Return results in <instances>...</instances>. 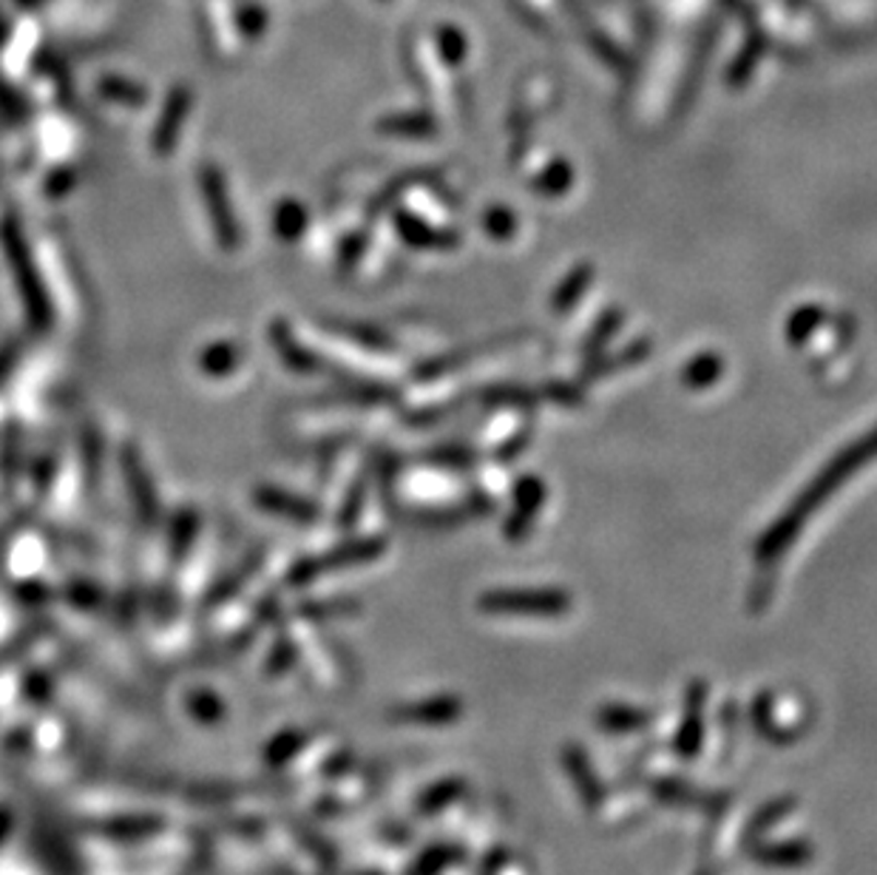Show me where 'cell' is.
<instances>
[{
	"mask_svg": "<svg viewBox=\"0 0 877 875\" xmlns=\"http://www.w3.org/2000/svg\"><path fill=\"white\" fill-rule=\"evenodd\" d=\"M562 765H566L573 790H577V796H580V802L585 804L588 811L602 807V802H605V788H602V779L596 776L594 761L588 759L585 750H582L580 745H566L562 747Z\"/></svg>",
	"mask_w": 877,
	"mask_h": 875,
	"instance_id": "obj_4",
	"label": "cell"
},
{
	"mask_svg": "<svg viewBox=\"0 0 877 875\" xmlns=\"http://www.w3.org/2000/svg\"><path fill=\"white\" fill-rule=\"evenodd\" d=\"M795 807H798V802H795L793 796H781V799H775V802L761 804V807H758V811L747 818V825H744L742 847H747L750 841L767 839V832H770L772 827H779V821H784V818L790 816Z\"/></svg>",
	"mask_w": 877,
	"mask_h": 875,
	"instance_id": "obj_8",
	"label": "cell"
},
{
	"mask_svg": "<svg viewBox=\"0 0 877 875\" xmlns=\"http://www.w3.org/2000/svg\"><path fill=\"white\" fill-rule=\"evenodd\" d=\"M460 855L463 853H460L458 847H438V850H432L429 855H424V861H420V875H438L440 870L454 864Z\"/></svg>",
	"mask_w": 877,
	"mask_h": 875,
	"instance_id": "obj_12",
	"label": "cell"
},
{
	"mask_svg": "<svg viewBox=\"0 0 877 875\" xmlns=\"http://www.w3.org/2000/svg\"><path fill=\"white\" fill-rule=\"evenodd\" d=\"M696 875H713V873H710V870H699V873H696Z\"/></svg>",
	"mask_w": 877,
	"mask_h": 875,
	"instance_id": "obj_14",
	"label": "cell"
},
{
	"mask_svg": "<svg viewBox=\"0 0 877 875\" xmlns=\"http://www.w3.org/2000/svg\"><path fill=\"white\" fill-rule=\"evenodd\" d=\"M750 722L758 736H765L772 745H790V742L804 736V731H798V728H786L775 722V694H758L752 699Z\"/></svg>",
	"mask_w": 877,
	"mask_h": 875,
	"instance_id": "obj_6",
	"label": "cell"
},
{
	"mask_svg": "<svg viewBox=\"0 0 877 875\" xmlns=\"http://www.w3.org/2000/svg\"><path fill=\"white\" fill-rule=\"evenodd\" d=\"M653 796L662 804H671V807H699V811L708 813H722L727 807V796L704 793V790L694 788L690 782H682V779H659V782H653Z\"/></svg>",
	"mask_w": 877,
	"mask_h": 875,
	"instance_id": "obj_5",
	"label": "cell"
},
{
	"mask_svg": "<svg viewBox=\"0 0 877 875\" xmlns=\"http://www.w3.org/2000/svg\"><path fill=\"white\" fill-rule=\"evenodd\" d=\"M747 859L770 870H801L815 859V847L804 839L790 841H767L758 839L744 847Z\"/></svg>",
	"mask_w": 877,
	"mask_h": 875,
	"instance_id": "obj_2",
	"label": "cell"
},
{
	"mask_svg": "<svg viewBox=\"0 0 877 875\" xmlns=\"http://www.w3.org/2000/svg\"><path fill=\"white\" fill-rule=\"evenodd\" d=\"M506 864H509V850H502V847H497V850H491V853H488L486 859H483L481 873H477V875H500Z\"/></svg>",
	"mask_w": 877,
	"mask_h": 875,
	"instance_id": "obj_13",
	"label": "cell"
},
{
	"mask_svg": "<svg viewBox=\"0 0 877 875\" xmlns=\"http://www.w3.org/2000/svg\"><path fill=\"white\" fill-rule=\"evenodd\" d=\"M463 713V702L458 697H438L429 699V702L418 705V711H412V719H420V722H454V719Z\"/></svg>",
	"mask_w": 877,
	"mask_h": 875,
	"instance_id": "obj_10",
	"label": "cell"
},
{
	"mask_svg": "<svg viewBox=\"0 0 877 875\" xmlns=\"http://www.w3.org/2000/svg\"><path fill=\"white\" fill-rule=\"evenodd\" d=\"M463 793H466V782H463V779H443V782H438L429 793H426L420 807H424L426 813H438L443 811V807H449V804L458 802Z\"/></svg>",
	"mask_w": 877,
	"mask_h": 875,
	"instance_id": "obj_11",
	"label": "cell"
},
{
	"mask_svg": "<svg viewBox=\"0 0 877 875\" xmlns=\"http://www.w3.org/2000/svg\"><path fill=\"white\" fill-rule=\"evenodd\" d=\"M225 186V182H222ZM220 186V179L213 177V174H208L205 177V193L208 200H211V216H213V225H216V234H220V239L225 245H234L236 243V222H234V214L227 211L230 208V202H227L225 197V188Z\"/></svg>",
	"mask_w": 877,
	"mask_h": 875,
	"instance_id": "obj_9",
	"label": "cell"
},
{
	"mask_svg": "<svg viewBox=\"0 0 877 875\" xmlns=\"http://www.w3.org/2000/svg\"><path fill=\"white\" fill-rule=\"evenodd\" d=\"M704 711H708V685L704 683H690L685 697V711H682V722L673 736V754L679 756L682 761H694L701 754L704 745Z\"/></svg>",
	"mask_w": 877,
	"mask_h": 875,
	"instance_id": "obj_1",
	"label": "cell"
},
{
	"mask_svg": "<svg viewBox=\"0 0 877 875\" xmlns=\"http://www.w3.org/2000/svg\"><path fill=\"white\" fill-rule=\"evenodd\" d=\"M651 713L644 708H637V705H623V702H611L602 705L596 711V725L600 731L614 733V736H628V733H639L644 728L651 725Z\"/></svg>",
	"mask_w": 877,
	"mask_h": 875,
	"instance_id": "obj_7",
	"label": "cell"
},
{
	"mask_svg": "<svg viewBox=\"0 0 877 875\" xmlns=\"http://www.w3.org/2000/svg\"><path fill=\"white\" fill-rule=\"evenodd\" d=\"M488 612H529V614H559L568 608V598L559 591H500L483 598Z\"/></svg>",
	"mask_w": 877,
	"mask_h": 875,
	"instance_id": "obj_3",
	"label": "cell"
}]
</instances>
